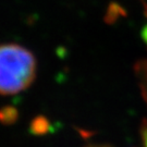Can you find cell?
<instances>
[{"mask_svg": "<svg viewBox=\"0 0 147 147\" xmlns=\"http://www.w3.org/2000/svg\"><path fill=\"white\" fill-rule=\"evenodd\" d=\"M36 60L26 48L16 44L0 45V94L14 95L35 79Z\"/></svg>", "mask_w": 147, "mask_h": 147, "instance_id": "6da1fadb", "label": "cell"}]
</instances>
